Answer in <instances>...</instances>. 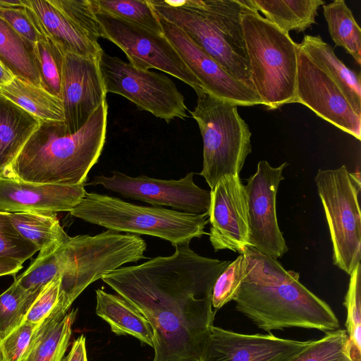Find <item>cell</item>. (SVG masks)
<instances>
[{
  "instance_id": "3",
  "label": "cell",
  "mask_w": 361,
  "mask_h": 361,
  "mask_svg": "<svg viewBox=\"0 0 361 361\" xmlns=\"http://www.w3.org/2000/svg\"><path fill=\"white\" fill-rule=\"evenodd\" d=\"M108 104L103 102L78 131L64 122L42 121L6 177L41 184L84 185L106 140Z\"/></svg>"
},
{
  "instance_id": "23",
  "label": "cell",
  "mask_w": 361,
  "mask_h": 361,
  "mask_svg": "<svg viewBox=\"0 0 361 361\" xmlns=\"http://www.w3.org/2000/svg\"><path fill=\"white\" fill-rule=\"evenodd\" d=\"M96 314L117 335H129L153 348L154 335L147 318L130 302L119 295L96 290Z\"/></svg>"
},
{
  "instance_id": "6",
  "label": "cell",
  "mask_w": 361,
  "mask_h": 361,
  "mask_svg": "<svg viewBox=\"0 0 361 361\" xmlns=\"http://www.w3.org/2000/svg\"><path fill=\"white\" fill-rule=\"evenodd\" d=\"M146 249L139 235L109 230L69 237L57 250L60 287L55 310L66 314L89 285L126 263L145 259Z\"/></svg>"
},
{
  "instance_id": "45",
  "label": "cell",
  "mask_w": 361,
  "mask_h": 361,
  "mask_svg": "<svg viewBox=\"0 0 361 361\" xmlns=\"http://www.w3.org/2000/svg\"><path fill=\"white\" fill-rule=\"evenodd\" d=\"M0 361H4L1 354V352H0Z\"/></svg>"
},
{
  "instance_id": "31",
  "label": "cell",
  "mask_w": 361,
  "mask_h": 361,
  "mask_svg": "<svg viewBox=\"0 0 361 361\" xmlns=\"http://www.w3.org/2000/svg\"><path fill=\"white\" fill-rule=\"evenodd\" d=\"M43 288L25 290L14 281L0 295V341L25 321L30 307Z\"/></svg>"
},
{
  "instance_id": "22",
  "label": "cell",
  "mask_w": 361,
  "mask_h": 361,
  "mask_svg": "<svg viewBox=\"0 0 361 361\" xmlns=\"http://www.w3.org/2000/svg\"><path fill=\"white\" fill-rule=\"evenodd\" d=\"M299 46L339 87L354 111L361 116L360 75L347 67L319 36L305 35Z\"/></svg>"
},
{
  "instance_id": "37",
  "label": "cell",
  "mask_w": 361,
  "mask_h": 361,
  "mask_svg": "<svg viewBox=\"0 0 361 361\" xmlns=\"http://www.w3.org/2000/svg\"><path fill=\"white\" fill-rule=\"evenodd\" d=\"M92 39L100 37L99 23L90 0H49Z\"/></svg>"
},
{
  "instance_id": "20",
  "label": "cell",
  "mask_w": 361,
  "mask_h": 361,
  "mask_svg": "<svg viewBox=\"0 0 361 361\" xmlns=\"http://www.w3.org/2000/svg\"><path fill=\"white\" fill-rule=\"evenodd\" d=\"M23 2L44 37L54 42L65 53L99 58L103 51L99 42L92 39L50 1L25 0Z\"/></svg>"
},
{
  "instance_id": "39",
  "label": "cell",
  "mask_w": 361,
  "mask_h": 361,
  "mask_svg": "<svg viewBox=\"0 0 361 361\" xmlns=\"http://www.w3.org/2000/svg\"><path fill=\"white\" fill-rule=\"evenodd\" d=\"M0 17L22 38L32 44L44 38L34 23L25 5L0 7Z\"/></svg>"
},
{
  "instance_id": "1",
  "label": "cell",
  "mask_w": 361,
  "mask_h": 361,
  "mask_svg": "<svg viewBox=\"0 0 361 361\" xmlns=\"http://www.w3.org/2000/svg\"><path fill=\"white\" fill-rule=\"evenodd\" d=\"M229 262L182 245L169 256L121 267L102 279L149 321L153 361H201L216 313L213 286Z\"/></svg>"
},
{
  "instance_id": "42",
  "label": "cell",
  "mask_w": 361,
  "mask_h": 361,
  "mask_svg": "<svg viewBox=\"0 0 361 361\" xmlns=\"http://www.w3.org/2000/svg\"><path fill=\"white\" fill-rule=\"evenodd\" d=\"M23 264L8 258H0V276L16 274L23 268Z\"/></svg>"
},
{
  "instance_id": "4",
  "label": "cell",
  "mask_w": 361,
  "mask_h": 361,
  "mask_svg": "<svg viewBox=\"0 0 361 361\" xmlns=\"http://www.w3.org/2000/svg\"><path fill=\"white\" fill-rule=\"evenodd\" d=\"M228 74L255 90L242 27L240 0H148Z\"/></svg>"
},
{
  "instance_id": "33",
  "label": "cell",
  "mask_w": 361,
  "mask_h": 361,
  "mask_svg": "<svg viewBox=\"0 0 361 361\" xmlns=\"http://www.w3.org/2000/svg\"><path fill=\"white\" fill-rule=\"evenodd\" d=\"M344 306L348 336L347 351L352 361H361V264L358 263L350 274Z\"/></svg>"
},
{
  "instance_id": "44",
  "label": "cell",
  "mask_w": 361,
  "mask_h": 361,
  "mask_svg": "<svg viewBox=\"0 0 361 361\" xmlns=\"http://www.w3.org/2000/svg\"><path fill=\"white\" fill-rule=\"evenodd\" d=\"M24 4L23 1H1L0 7H9V6H23Z\"/></svg>"
},
{
  "instance_id": "8",
  "label": "cell",
  "mask_w": 361,
  "mask_h": 361,
  "mask_svg": "<svg viewBox=\"0 0 361 361\" xmlns=\"http://www.w3.org/2000/svg\"><path fill=\"white\" fill-rule=\"evenodd\" d=\"M197 105L190 114L203 140V164L200 173L212 190L227 176H239L252 151L251 133L238 112V106L204 89L196 92Z\"/></svg>"
},
{
  "instance_id": "13",
  "label": "cell",
  "mask_w": 361,
  "mask_h": 361,
  "mask_svg": "<svg viewBox=\"0 0 361 361\" xmlns=\"http://www.w3.org/2000/svg\"><path fill=\"white\" fill-rule=\"evenodd\" d=\"M288 164L284 162L274 167L265 160L260 161L256 172L245 185L250 245L274 259L282 257L288 250L279 226L276 209L279 185L284 179L283 171Z\"/></svg>"
},
{
  "instance_id": "10",
  "label": "cell",
  "mask_w": 361,
  "mask_h": 361,
  "mask_svg": "<svg viewBox=\"0 0 361 361\" xmlns=\"http://www.w3.org/2000/svg\"><path fill=\"white\" fill-rule=\"evenodd\" d=\"M98 63L106 93L120 94L167 123L188 116L183 95L166 75L137 68L104 51Z\"/></svg>"
},
{
  "instance_id": "19",
  "label": "cell",
  "mask_w": 361,
  "mask_h": 361,
  "mask_svg": "<svg viewBox=\"0 0 361 361\" xmlns=\"http://www.w3.org/2000/svg\"><path fill=\"white\" fill-rule=\"evenodd\" d=\"M85 192L84 185L41 184L0 177V212H69Z\"/></svg>"
},
{
  "instance_id": "5",
  "label": "cell",
  "mask_w": 361,
  "mask_h": 361,
  "mask_svg": "<svg viewBox=\"0 0 361 361\" xmlns=\"http://www.w3.org/2000/svg\"><path fill=\"white\" fill-rule=\"evenodd\" d=\"M243 5L242 27L254 89L268 109L295 103L299 44Z\"/></svg>"
},
{
  "instance_id": "16",
  "label": "cell",
  "mask_w": 361,
  "mask_h": 361,
  "mask_svg": "<svg viewBox=\"0 0 361 361\" xmlns=\"http://www.w3.org/2000/svg\"><path fill=\"white\" fill-rule=\"evenodd\" d=\"M210 191L209 241L215 251L230 250L240 254L250 245L245 185L239 176H227Z\"/></svg>"
},
{
  "instance_id": "21",
  "label": "cell",
  "mask_w": 361,
  "mask_h": 361,
  "mask_svg": "<svg viewBox=\"0 0 361 361\" xmlns=\"http://www.w3.org/2000/svg\"><path fill=\"white\" fill-rule=\"evenodd\" d=\"M41 120L0 94V177L7 173Z\"/></svg>"
},
{
  "instance_id": "38",
  "label": "cell",
  "mask_w": 361,
  "mask_h": 361,
  "mask_svg": "<svg viewBox=\"0 0 361 361\" xmlns=\"http://www.w3.org/2000/svg\"><path fill=\"white\" fill-rule=\"evenodd\" d=\"M37 325L24 321L0 341L4 361H19L28 348Z\"/></svg>"
},
{
  "instance_id": "11",
  "label": "cell",
  "mask_w": 361,
  "mask_h": 361,
  "mask_svg": "<svg viewBox=\"0 0 361 361\" xmlns=\"http://www.w3.org/2000/svg\"><path fill=\"white\" fill-rule=\"evenodd\" d=\"M100 37L118 46L133 66L155 68L180 80L195 92L203 89L201 82L181 59L175 48L162 34L102 13H95Z\"/></svg>"
},
{
  "instance_id": "32",
  "label": "cell",
  "mask_w": 361,
  "mask_h": 361,
  "mask_svg": "<svg viewBox=\"0 0 361 361\" xmlns=\"http://www.w3.org/2000/svg\"><path fill=\"white\" fill-rule=\"evenodd\" d=\"M40 87L61 99V74L65 52L44 37L33 44Z\"/></svg>"
},
{
  "instance_id": "41",
  "label": "cell",
  "mask_w": 361,
  "mask_h": 361,
  "mask_svg": "<svg viewBox=\"0 0 361 361\" xmlns=\"http://www.w3.org/2000/svg\"><path fill=\"white\" fill-rule=\"evenodd\" d=\"M64 361H88L86 350V338L83 334L74 341L71 350Z\"/></svg>"
},
{
  "instance_id": "14",
  "label": "cell",
  "mask_w": 361,
  "mask_h": 361,
  "mask_svg": "<svg viewBox=\"0 0 361 361\" xmlns=\"http://www.w3.org/2000/svg\"><path fill=\"white\" fill-rule=\"evenodd\" d=\"M295 102L322 118L361 139V116L350 106L339 87L300 48Z\"/></svg>"
},
{
  "instance_id": "29",
  "label": "cell",
  "mask_w": 361,
  "mask_h": 361,
  "mask_svg": "<svg viewBox=\"0 0 361 361\" xmlns=\"http://www.w3.org/2000/svg\"><path fill=\"white\" fill-rule=\"evenodd\" d=\"M322 6L331 39L360 64L361 29L351 10L343 0H336Z\"/></svg>"
},
{
  "instance_id": "34",
  "label": "cell",
  "mask_w": 361,
  "mask_h": 361,
  "mask_svg": "<svg viewBox=\"0 0 361 361\" xmlns=\"http://www.w3.org/2000/svg\"><path fill=\"white\" fill-rule=\"evenodd\" d=\"M347 341L345 330L327 332L287 361H352L347 351Z\"/></svg>"
},
{
  "instance_id": "27",
  "label": "cell",
  "mask_w": 361,
  "mask_h": 361,
  "mask_svg": "<svg viewBox=\"0 0 361 361\" xmlns=\"http://www.w3.org/2000/svg\"><path fill=\"white\" fill-rule=\"evenodd\" d=\"M0 60L16 77L40 87L33 44L22 38L1 17Z\"/></svg>"
},
{
  "instance_id": "18",
  "label": "cell",
  "mask_w": 361,
  "mask_h": 361,
  "mask_svg": "<svg viewBox=\"0 0 361 361\" xmlns=\"http://www.w3.org/2000/svg\"><path fill=\"white\" fill-rule=\"evenodd\" d=\"M312 341H300L269 334H244L213 326L201 361H287Z\"/></svg>"
},
{
  "instance_id": "36",
  "label": "cell",
  "mask_w": 361,
  "mask_h": 361,
  "mask_svg": "<svg viewBox=\"0 0 361 361\" xmlns=\"http://www.w3.org/2000/svg\"><path fill=\"white\" fill-rule=\"evenodd\" d=\"M38 248L16 229L8 213L0 212V258H8L23 264Z\"/></svg>"
},
{
  "instance_id": "30",
  "label": "cell",
  "mask_w": 361,
  "mask_h": 361,
  "mask_svg": "<svg viewBox=\"0 0 361 361\" xmlns=\"http://www.w3.org/2000/svg\"><path fill=\"white\" fill-rule=\"evenodd\" d=\"M95 13H102L162 34L148 0H90Z\"/></svg>"
},
{
  "instance_id": "25",
  "label": "cell",
  "mask_w": 361,
  "mask_h": 361,
  "mask_svg": "<svg viewBox=\"0 0 361 361\" xmlns=\"http://www.w3.org/2000/svg\"><path fill=\"white\" fill-rule=\"evenodd\" d=\"M251 9L260 11L264 18L280 30L303 32L316 23L317 11L325 4L322 0H243Z\"/></svg>"
},
{
  "instance_id": "2",
  "label": "cell",
  "mask_w": 361,
  "mask_h": 361,
  "mask_svg": "<svg viewBox=\"0 0 361 361\" xmlns=\"http://www.w3.org/2000/svg\"><path fill=\"white\" fill-rule=\"evenodd\" d=\"M242 254L244 276L233 301L236 310L258 328L269 333L296 327L325 334L339 329L332 309L300 283L298 272L252 245Z\"/></svg>"
},
{
  "instance_id": "7",
  "label": "cell",
  "mask_w": 361,
  "mask_h": 361,
  "mask_svg": "<svg viewBox=\"0 0 361 361\" xmlns=\"http://www.w3.org/2000/svg\"><path fill=\"white\" fill-rule=\"evenodd\" d=\"M69 213L109 231L146 235L169 241L173 246L188 245L195 238L207 234V216L160 207L134 204L116 197L85 192Z\"/></svg>"
},
{
  "instance_id": "28",
  "label": "cell",
  "mask_w": 361,
  "mask_h": 361,
  "mask_svg": "<svg viewBox=\"0 0 361 361\" xmlns=\"http://www.w3.org/2000/svg\"><path fill=\"white\" fill-rule=\"evenodd\" d=\"M11 223L26 240L42 250L56 243H65L70 236L60 225L54 212L8 213Z\"/></svg>"
},
{
  "instance_id": "9",
  "label": "cell",
  "mask_w": 361,
  "mask_h": 361,
  "mask_svg": "<svg viewBox=\"0 0 361 361\" xmlns=\"http://www.w3.org/2000/svg\"><path fill=\"white\" fill-rule=\"evenodd\" d=\"M314 181L329 228L333 263L350 275L361 258L360 176L343 165L319 169Z\"/></svg>"
},
{
  "instance_id": "40",
  "label": "cell",
  "mask_w": 361,
  "mask_h": 361,
  "mask_svg": "<svg viewBox=\"0 0 361 361\" xmlns=\"http://www.w3.org/2000/svg\"><path fill=\"white\" fill-rule=\"evenodd\" d=\"M59 287V276L46 284L30 307L25 320L38 326L47 317L58 305Z\"/></svg>"
},
{
  "instance_id": "24",
  "label": "cell",
  "mask_w": 361,
  "mask_h": 361,
  "mask_svg": "<svg viewBox=\"0 0 361 361\" xmlns=\"http://www.w3.org/2000/svg\"><path fill=\"white\" fill-rule=\"evenodd\" d=\"M77 310L63 314L52 312L37 326L19 361H62L72 333Z\"/></svg>"
},
{
  "instance_id": "17",
  "label": "cell",
  "mask_w": 361,
  "mask_h": 361,
  "mask_svg": "<svg viewBox=\"0 0 361 361\" xmlns=\"http://www.w3.org/2000/svg\"><path fill=\"white\" fill-rule=\"evenodd\" d=\"M106 92L98 59L65 53L61 74V99L64 123L68 133L80 129L97 108L106 100Z\"/></svg>"
},
{
  "instance_id": "15",
  "label": "cell",
  "mask_w": 361,
  "mask_h": 361,
  "mask_svg": "<svg viewBox=\"0 0 361 361\" xmlns=\"http://www.w3.org/2000/svg\"><path fill=\"white\" fill-rule=\"evenodd\" d=\"M155 13L163 35L201 82L204 90L237 106L263 104L262 100L255 90L228 74L180 28L156 12Z\"/></svg>"
},
{
  "instance_id": "12",
  "label": "cell",
  "mask_w": 361,
  "mask_h": 361,
  "mask_svg": "<svg viewBox=\"0 0 361 361\" xmlns=\"http://www.w3.org/2000/svg\"><path fill=\"white\" fill-rule=\"evenodd\" d=\"M195 174L190 172L178 180H162L144 175L132 177L114 171L110 176H94L88 185H102L124 197L154 207H169L174 210L208 216L211 191L195 183Z\"/></svg>"
},
{
  "instance_id": "43",
  "label": "cell",
  "mask_w": 361,
  "mask_h": 361,
  "mask_svg": "<svg viewBox=\"0 0 361 361\" xmlns=\"http://www.w3.org/2000/svg\"><path fill=\"white\" fill-rule=\"evenodd\" d=\"M16 76L6 67L0 60V87L9 85Z\"/></svg>"
},
{
  "instance_id": "26",
  "label": "cell",
  "mask_w": 361,
  "mask_h": 361,
  "mask_svg": "<svg viewBox=\"0 0 361 361\" xmlns=\"http://www.w3.org/2000/svg\"><path fill=\"white\" fill-rule=\"evenodd\" d=\"M0 94L42 121L64 122L63 102L40 87L16 77Z\"/></svg>"
},
{
  "instance_id": "35",
  "label": "cell",
  "mask_w": 361,
  "mask_h": 361,
  "mask_svg": "<svg viewBox=\"0 0 361 361\" xmlns=\"http://www.w3.org/2000/svg\"><path fill=\"white\" fill-rule=\"evenodd\" d=\"M245 260L240 253L230 262L217 277L212 288L211 302L214 312L233 300L244 276Z\"/></svg>"
}]
</instances>
